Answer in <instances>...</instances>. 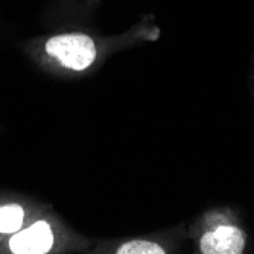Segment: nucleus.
<instances>
[{"mask_svg": "<svg viewBox=\"0 0 254 254\" xmlns=\"http://www.w3.org/2000/svg\"><path fill=\"white\" fill-rule=\"evenodd\" d=\"M116 253L119 254H163L165 250L163 247H160L155 242L137 239V241H129V242L122 244Z\"/></svg>", "mask_w": 254, "mask_h": 254, "instance_id": "39448f33", "label": "nucleus"}, {"mask_svg": "<svg viewBox=\"0 0 254 254\" xmlns=\"http://www.w3.org/2000/svg\"><path fill=\"white\" fill-rule=\"evenodd\" d=\"M54 245V233L51 225L46 221H38L21 230L9 242L12 253H25V254H38L49 251Z\"/></svg>", "mask_w": 254, "mask_h": 254, "instance_id": "7ed1b4c3", "label": "nucleus"}, {"mask_svg": "<svg viewBox=\"0 0 254 254\" xmlns=\"http://www.w3.org/2000/svg\"><path fill=\"white\" fill-rule=\"evenodd\" d=\"M245 233L235 225H219L207 232L199 242L204 254H239L245 248Z\"/></svg>", "mask_w": 254, "mask_h": 254, "instance_id": "f03ea898", "label": "nucleus"}, {"mask_svg": "<svg viewBox=\"0 0 254 254\" xmlns=\"http://www.w3.org/2000/svg\"><path fill=\"white\" fill-rule=\"evenodd\" d=\"M49 57L70 70H85L96 61V43L87 34L68 32L51 37L44 44Z\"/></svg>", "mask_w": 254, "mask_h": 254, "instance_id": "f257e3e1", "label": "nucleus"}, {"mask_svg": "<svg viewBox=\"0 0 254 254\" xmlns=\"http://www.w3.org/2000/svg\"><path fill=\"white\" fill-rule=\"evenodd\" d=\"M25 218L21 205L18 204H8L0 207V233H15L20 230Z\"/></svg>", "mask_w": 254, "mask_h": 254, "instance_id": "20e7f679", "label": "nucleus"}]
</instances>
